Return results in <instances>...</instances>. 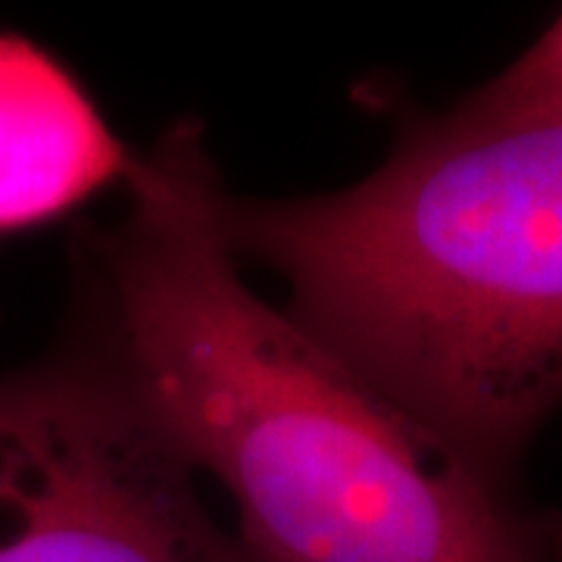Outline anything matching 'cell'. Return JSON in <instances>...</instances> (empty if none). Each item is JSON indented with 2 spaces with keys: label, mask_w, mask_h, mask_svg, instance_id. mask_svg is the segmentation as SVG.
I'll return each instance as SVG.
<instances>
[{
  "label": "cell",
  "mask_w": 562,
  "mask_h": 562,
  "mask_svg": "<svg viewBox=\"0 0 562 562\" xmlns=\"http://www.w3.org/2000/svg\"><path fill=\"white\" fill-rule=\"evenodd\" d=\"M201 128L140 157L91 241V360L241 513L257 562H562V528L257 297L220 225Z\"/></svg>",
  "instance_id": "obj_1"
},
{
  "label": "cell",
  "mask_w": 562,
  "mask_h": 562,
  "mask_svg": "<svg viewBox=\"0 0 562 562\" xmlns=\"http://www.w3.org/2000/svg\"><path fill=\"white\" fill-rule=\"evenodd\" d=\"M238 260L413 416L506 479L562 401V120L416 116L382 169L297 201H220Z\"/></svg>",
  "instance_id": "obj_2"
},
{
  "label": "cell",
  "mask_w": 562,
  "mask_h": 562,
  "mask_svg": "<svg viewBox=\"0 0 562 562\" xmlns=\"http://www.w3.org/2000/svg\"><path fill=\"white\" fill-rule=\"evenodd\" d=\"M0 562H257L103 366L0 379Z\"/></svg>",
  "instance_id": "obj_3"
},
{
  "label": "cell",
  "mask_w": 562,
  "mask_h": 562,
  "mask_svg": "<svg viewBox=\"0 0 562 562\" xmlns=\"http://www.w3.org/2000/svg\"><path fill=\"white\" fill-rule=\"evenodd\" d=\"M138 160L57 57L0 32V241L128 188Z\"/></svg>",
  "instance_id": "obj_4"
},
{
  "label": "cell",
  "mask_w": 562,
  "mask_h": 562,
  "mask_svg": "<svg viewBox=\"0 0 562 562\" xmlns=\"http://www.w3.org/2000/svg\"><path fill=\"white\" fill-rule=\"evenodd\" d=\"M447 116L465 125L562 120V16L509 69Z\"/></svg>",
  "instance_id": "obj_5"
}]
</instances>
